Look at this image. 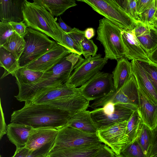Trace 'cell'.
<instances>
[{
	"label": "cell",
	"instance_id": "52",
	"mask_svg": "<svg viewBox=\"0 0 157 157\" xmlns=\"http://www.w3.org/2000/svg\"><path fill=\"white\" fill-rule=\"evenodd\" d=\"M116 157H123L122 156H121V155H120L118 156H117Z\"/></svg>",
	"mask_w": 157,
	"mask_h": 157
},
{
	"label": "cell",
	"instance_id": "2",
	"mask_svg": "<svg viewBox=\"0 0 157 157\" xmlns=\"http://www.w3.org/2000/svg\"><path fill=\"white\" fill-rule=\"evenodd\" d=\"M83 58L71 53L63 58L52 68L44 73L37 81L31 84L16 83L19 91L14 97L20 101H28L35 94L45 89L58 86L67 82L75 68Z\"/></svg>",
	"mask_w": 157,
	"mask_h": 157
},
{
	"label": "cell",
	"instance_id": "44",
	"mask_svg": "<svg viewBox=\"0 0 157 157\" xmlns=\"http://www.w3.org/2000/svg\"><path fill=\"white\" fill-rule=\"evenodd\" d=\"M152 140L149 157H152L157 154V125L153 130Z\"/></svg>",
	"mask_w": 157,
	"mask_h": 157
},
{
	"label": "cell",
	"instance_id": "17",
	"mask_svg": "<svg viewBox=\"0 0 157 157\" xmlns=\"http://www.w3.org/2000/svg\"><path fill=\"white\" fill-rule=\"evenodd\" d=\"M138 87L139 106L137 110L143 123L152 130L157 125V105L150 100Z\"/></svg>",
	"mask_w": 157,
	"mask_h": 157
},
{
	"label": "cell",
	"instance_id": "39",
	"mask_svg": "<svg viewBox=\"0 0 157 157\" xmlns=\"http://www.w3.org/2000/svg\"><path fill=\"white\" fill-rule=\"evenodd\" d=\"M154 26L140 21H135V27L133 30L137 37L148 33L151 29Z\"/></svg>",
	"mask_w": 157,
	"mask_h": 157
},
{
	"label": "cell",
	"instance_id": "19",
	"mask_svg": "<svg viewBox=\"0 0 157 157\" xmlns=\"http://www.w3.org/2000/svg\"><path fill=\"white\" fill-rule=\"evenodd\" d=\"M58 129L52 128H33L25 147L33 151L56 139Z\"/></svg>",
	"mask_w": 157,
	"mask_h": 157
},
{
	"label": "cell",
	"instance_id": "16",
	"mask_svg": "<svg viewBox=\"0 0 157 157\" xmlns=\"http://www.w3.org/2000/svg\"><path fill=\"white\" fill-rule=\"evenodd\" d=\"M25 0H0V20L19 22L23 21L22 9Z\"/></svg>",
	"mask_w": 157,
	"mask_h": 157
},
{
	"label": "cell",
	"instance_id": "8",
	"mask_svg": "<svg viewBox=\"0 0 157 157\" xmlns=\"http://www.w3.org/2000/svg\"><path fill=\"white\" fill-rule=\"evenodd\" d=\"M108 60L100 54L83 59L74 70L66 83L75 88L81 86L100 71Z\"/></svg>",
	"mask_w": 157,
	"mask_h": 157
},
{
	"label": "cell",
	"instance_id": "54",
	"mask_svg": "<svg viewBox=\"0 0 157 157\" xmlns=\"http://www.w3.org/2000/svg\"><path fill=\"white\" fill-rule=\"evenodd\" d=\"M0 157H2V156H1V155H0Z\"/></svg>",
	"mask_w": 157,
	"mask_h": 157
},
{
	"label": "cell",
	"instance_id": "25",
	"mask_svg": "<svg viewBox=\"0 0 157 157\" xmlns=\"http://www.w3.org/2000/svg\"><path fill=\"white\" fill-rule=\"evenodd\" d=\"M33 2L44 7L53 16L56 17L77 5L75 1L73 0H33Z\"/></svg>",
	"mask_w": 157,
	"mask_h": 157
},
{
	"label": "cell",
	"instance_id": "6",
	"mask_svg": "<svg viewBox=\"0 0 157 157\" xmlns=\"http://www.w3.org/2000/svg\"><path fill=\"white\" fill-rule=\"evenodd\" d=\"M24 39L26 43L25 48L18 60L21 67L37 60L49 50L56 43L46 34L29 27L27 28Z\"/></svg>",
	"mask_w": 157,
	"mask_h": 157
},
{
	"label": "cell",
	"instance_id": "38",
	"mask_svg": "<svg viewBox=\"0 0 157 157\" xmlns=\"http://www.w3.org/2000/svg\"><path fill=\"white\" fill-rule=\"evenodd\" d=\"M55 139L33 151H30L26 157H46L50 153Z\"/></svg>",
	"mask_w": 157,
	"mask_h": 157
},
{
	"label": "cell",
	"instance_id": "10",
	"mask_svg": "<svg viewBox=\"0 0 157 157\" xmlns=\"http://www.w3.org/2000/svg\"><path fill=\"white\" fill-rule=\"evenodd\" d=\"M128 121L115 124L99 129L97 132L100 142L109 147L117 156L129 143L126 134Z\"/></svg>",
	"mask_w": 157,
	"mask_h": 157
},
{
	"label": "cell",
	"instance_id": "34",
	"mask_svg": "<svg viewBox=\"0 0 157 157\" xmlns=\"http://www.w3.org/2000/svg\"><path fill=\"white\" fill-rule=\"evenodd\" d=\"M79 45L82 55L85 58L90 56H94L97 55L98 48L93 40L88 39L84 36L81 40Z\"/></svg>",
	"mask_w": 157,
	"mask_h": 157
},
{
	"label": "cell",
	"instance_id": "47",
	"mask_svg": "<svg viewBox=\"0 0 157 157\" xmlns=\"http://www.w3.org/2000/svg\"><path fill=\"white\" fill-rule=\"evenodd\" d=\"M58 20L59 26L65 33H67L71 30L72 28L66 24L61 17L58 19Z\"/></svg>",
	"mask_w": 157,
	"mask_h": 157
},
{
	"label": "cell",
	"instance_id": "37",
	"mask_svg": "<svg viewBox=\"0 0 157 157\" xmlns=\"http://www.w3.org/2000/svg\"><path fill=\"white\" fill-rule=\"evenodd\" d=\"M15 32L9 22H0V47Z\"/></svg>",
	"mask_w": 157,
	"mask_h": 157
},
{
	"label": "cell",
	"instance_id": "29",
	"mask_svg": "<svg viewBox=\"0 0 157 157\" xmlns=\"http://www.w3.org/2000/svg\"><path fill=\"white\" fill-rule=\"evenodd\" d=\"M136 140L146 157H149L152 140V130L143 123Z\"/></svg>",
	"mask_w": 157,
	"mask_h": 157
},
{
	"label": "cell",
	"instance_id": "55",
	"mask_svg": "<svg viewBox=\"0 0 157 157\" xmlns=\"http://www.w3.org/2000/svg\"><path fill=\"white\" fill-rule=\"evenodd\" d=\"M48 155H47V156H46V157H48Z\"/></svg>",
	"mask_w": 157,
	"mask_h": 157
},
{
	"label": "cell",
	"instance_id": "43",
	"mask_svg": "<svg viewBox=\"0 0 157 157\" xmlns=\"http://www.w3.org/2000/svg\"><path fill=\"white\" fill-rule=\"evenodd\" d=\"M153 0H136L137 12L139 15L144 12L150 6Z\"/></svg>",
	"mask_w": 157,
	"mask_h": 157
},
{
	"label": "cell",
	"instance_id": "4",
	"mask_svg": "<svg viewBox=\"0 0 157 157\" xmlns=\"http://www.w3.org/2000/svg\"><path fill=\"white\" fill-rule=\"evenodd\" d=\"M122 30L105 17L99 20L96 39L104 47L105 58L117 60L124 57L125 49L122 38Z\"/></svg>",
	"mask_w": 157,
	"mask_h": 157
},
{
	"label": "cell",
	"instance_id": "22",
	"mask_svg": "<svg viewBox=\"0 0 157 157\" xmlns=\"http://www.w3.org/2000/svg\"><path fill=\"white\" fill-rule=\"evenodd\" d=\"M117 65L112 74L114 88L121 89L132 75V64L125 57L117 60Z\"/></svg>",
	"mask_w": 157,
	"mask_h": 157
},
{
	"label": "cell",
	"instance_id": "5",
	"mask_svg": "<svg viewBox=\"0 0 157 157\" xmlns=\"http://www.w3.org/2000/svg\"><path fill=\"white\" fill-rule=\"evenodd\" d=\"M90 6L93 10L103 16L122 30H132L135 21L126 13L115 0H79Z\"/></svg>",
	"mask_w": 157,
	"mask_h": 157
},
{
	"label": "cell",
	"instance_id": "41",
	"mask_svg": "<svg viewBox=\"0 0 157 157\" xmlns=\"http://www.w3.org/2000/svg\"><path fill=\"white\" fill-rule=\"evenodd\" d=\"M117 156L109 147L103 144L99 150L93 157H116Z\"/></svg>",
	"mask_w": 157,
	"mask_h": 157
},
{
	"label": "cell",
	"instance_id": "23",
	"mask_svg": "<svg viewBox=\"0 0 157 157\" xmlns=\"http://www.w3.org/2000/svg\"><path fill=\"white\" fill-rule=\"evenodd\" d=\"M109 102L128 108L133 111L136 110L120 89L117 90L115 89L105 96L95 100L89 106L94 109L102 107Z\"/></svg>",
	"mask_w": 157,
	"mask_h": 157
},
{
	"label": "cell",
	"instance_id": "36",
	"mask_svg": "<svg viewBox=\"0 0 157 157\" xmlns=\"http://www.w3.org/2000/svg\"><path fill=\"white\" fill-rule=\"evenodd\" d=\"M156 10V1L153 0L149 7L143 13L139 15V21L154 25L156 19L155 17Z\"/></svg>",
	"mask_w": 157,
	"mask_h": 157
},
{
	"label": "cell",
	"instance_id": "31",
	"mask_svg": "<svg viewBox=\"0 0 157 157\" xmlns=\"http://www.w3.org/2000/svg\"><path fill=\"white\" fill-rule=\"evenodd\" d=\"M137 38L148 55L157 48V29L155 26L148 33Z\"/></svg>",
	"mask_w": 157,
	"mask_h": 157
},
{
	"label": "cell",
	"instance_id": "26",
	"mask_svg": "<svg viewBox=\"0 0 157 157\" xmlns=\"http://www.w3.org/2000/svg\"><path fill=\"white\" fill-rule=\"evenodd\" d=\"M0 66L5 70L1 79L9 74L12 75L21 67L18 60L10 52L3 47H0Z\"/></svg>",
	"mask_w": 157,
	"mask_h": 157
},
{
	"label": "cell",
	"instance_id": "42",
	"mask_svg": "<svg viewBox=\"0 0 157 157\" xmlns=\"http://www.w3.org/2000/svg\"><path fill=\"white\" fill-rule=\"evenodd\" d=\"M67 34L79 47V44L81 40L85 36L84 31H81L77 28H74L69 33Z\"/></svg>",
	"mask_w": 157,
	"mask_h": 157
},
{
	"label": "cell",
	"instance_id": "45",
	"mask_svg": "<svg viewBox=\"0 0 157 157\" xmlns=\"http://www.w3.org/2000/svg\"><path fill=\"white\" fill-rule=\"evenodd\" d=\"M0 105V139L1 140L4 135L6 134L7 125H6L5 122L4 114L1 105V104Z\"/></svg>",
	"mask_w": 157,
	"mask_h": 157
},
{
	"label": "cell",
	"instance_id": "24",
	"mask_svg": "<svg viewBox=\"0 0 157 157\" xmlns=\"http://www.w3.org/2000/svg\"><path fill=\"white\" fill-rule=\"evenodd\" d=\"M67 125L85 132L96 133L97 128L93 121L90 111H81L72 116Z\"/></svg>",
	"mask_w": 157,
	"mask_h": 157
},
{
	"label": "cell",
	"instance_id": "1",
	"mask_svg": "<svg viewBox=\"0 0 157 157\" xmlns=\"http://www.w3.org/2000/svg\"><path fill=\"white\" fill-rule=\"evenodd\" d=\"M72 116L67 111L47 104L25 101L22 108L13 112L10 122L23 124L34 128L58 129L67 125Z\"/></svg>",
	"mask_w": 157,
	"mask_h": 157
},
{
	"label": "cell",
	"instance_id": "9",
	"mask_svg": "<svg viewBox=\"0 0 157 157\" xmlns=\"http://www.w3.org/2000/svg\"><path fill=\"white\" fill-rule=\"evenodd\" d=\"M78 88L80 93L87 99L95 101L114 89L112 75L99 71Z\"/></svg>",
	"mask_w": 157,
	"mask_h": 157
},
{
	"label": "cell",
	"instance_id": "49",
	"mask_svg": "<svg viewBox=\"0 0 157 157\" xmlns=\"http://www.w3.org/2000/svg\"><path fill=\"white\" fill-rule=\"evenodd\" d=\"M151 61L157 65V48L148 55Z\"/></svg>",
	"mask_w": 157,
	"mask_h": 157
},
{
	"label": "cell",
	"instance_id": "7",
	"mask_svg": "<svg viewBox=\"0 0 157 157\" xmlns=\"http://www.w3.org/2000/svg\"><path fill=\"white\" fill-rule=\"evenodd\" d=\"M51 151L61 148L93 145L102 143L96 133L84 132L67 125L58 129Z\"/></svg>",
	"mask_w": 157,
	"mask_h": 157
},
{
	"label": "cell",
	"instance_id": "12",
	"mask_svg": "<svg viewBox=\"0 0 157 157\" xmlns=\"http://www.w3.org/2000/svg\"><path fill=\"white\" fill-rule=\"evenodd\" d=\"M134 111L128 108L115 105V110L112 113L105 114L98 108L90 111V114L98 130L115 124L128 121Z\"/></svg>",
	"mask_w": 157,
	"mask_h": 157
},
{
	"label": "cell",
	"instance_id": "32",
	"mask_svg": "<svg viewBox=\"0 0 157 157\" xmlns=\"http://www.w3.org/2000/svg\"><path fill=\"white\" fill-rule=\"evenodd\" d=\"M123 157H146L136 139L128 143L121 151Z\"/></svg>",
	"mask_w": 157,
	"mask_h": 157
},
{
	"label": "cell",
	"instance_id": "33",
	"mask_svg": "<svg viewBox=\"0 0 157 157\" xmlns=\"http://www.w3.org/2000/svg\"><path fill=\"white\" fill-rule=\"evenodd\" d=\"M122 10L135 21H139L137 12L136 0H115Z\"/></svg>",
	"mask_w": 157,
	"mask_h": 157
},
{
	"label": "cell",
	"instance_id": "21",
	"mask_svg": "<svg viewBox=\"0 0 157 157\" xmlns=\"http://www.w3.org/2000/svg\"><path fill=\"white\" fill-rule=\"evenodd\" d=\"M32 127L20 123L11 122L7 126V136L16 148L25 146Z\"/></svg>",
	"mask_w": 157,
	"mask_h": 157
},
{
	"label": "cell",
	"instance_id": "20",
	"mask_svg": "<svg viewBox=\"0 0 157 157\" xmlns=\"http://www.w3.org/2000/svg\"><path fill=\"white\" fill-rule=\"evenodd\" d=\"M102 143L79 147H69L51 151L48 157H93L100 149Z\"/></svg>",
	"mask_w": 157,
	"mask_h": 157
},
{
	"label": "cell",
	"instance_id": "40",
	"mask_svg": "<svg viewBox=\"0 0 157 157\" xmlns=\"http://www.w3.org/2000/svg\"><path fill=\"white\" fill-rule=\"evenodd\" d=\"M15 32L20 37L24 39L27 32V27L23 21L19 22H9Z\"/></svg>",
	"mask_w": 157,
	"mask_h": 157
},
{
	"label": "cell",
	"instance_id": "51",
	"mask_svg": "<svg viewBox=\"0 0 157 157\" xmlns=\"http://www.w3.org/2000/svg\"><path fill=\"white\" fill-rule=\"evenodd\" d=\"M155 26L157 29V18L156 19L155 22Z\"/></svg>",
	"mask_w": 157,
	"mask_h": 157
},
{
	"label": "cell",
	"instance_id": "46",
	"mask_svg": "<svg viewBox=\"0 0 157 157\" xmlns=\"http://www.w3.org/2000/svg\"><path fill=\"white\" fill-rule=\"evenodd\" d=\"M30 151L25 147L21 148H16L13 155L11 157H26Z\"/></svg>",
	"mask_w": 157,
	"mask_h": 157
},
{
	"label": "cell",
	"instance_id": "18",
	"mask_svg": "<svg viewBox=\"0 0 157 157\" xmlns=\"http://www.w3.org/2000/svg\"><path fill=\"white\" fill-rule=\"evenodd\" d=\"M131 62L132 74L136 78L138 87L150 100L157 105V94L145 71L138 61L132 60Z\"/></svg>",
	"mask_w": 157,
	"mask_h": 157
},
{
	"label": "cell",
	"instance_id": "11",
	"mask_svg": "<svg viewBox=\"0 0 157 157\" xmlns=\"http://www.w3.org/2000/svg\"><path fill=\"white\" fill-rule=\"evenodd\" d=\"M71 53L69 50L56 42L46 53L36 60L23 67L44 73L51 69L63 58Z\"/></svg>",
	"mask_w": 157,
	"mask_h": 157
},
{
	"label": "cell",
	"instance_id": "14",
	"mask_svg": "<svg viewBox=\"0 0 157 157\" xmlns=\"http://www.w3.org/2000/svg\"><path fill=\"white\" fill-rule=\"evenodd\" d=\"M80 93L78 88L72 87L66 83L57 87L50 88L35 94L26 101L35 104L46 102L72 96Z\"/></svg>",
	"mask_w": 157,
	"mask_h": 157
},
{
	"label": "cell",
	"instance_id": "35",
	"mask_svg": "<svg viewBox=\"0 0 157 157\" xmlns=\"http://www.w3.org/2000/svg\"><path fill=\"white\" fill-rule=\"evenodd\" d=\"M139 62L145 71L157 94V65L151 62Z\"/></svg>",
	"mask_w": 157,
	"mask_h": 157
},
{
	"label": "cell",
	"instance_id": "28",
	"mask_svg": "<svg viewBox=\"0 0 157 157\" xmlns=\"http://www.w3.org/2000/svg\"><path fill=\"white\" fill-rule=\"evenodd\" d=\"M44 73L39 72L26 67H21L11 75L16 78V83L28 85L33 83L39 79Z\"/></svg>",
	"mask_w": 157,
	"mask_h": 157
},
{
	"label": "cell",
	"instance_id": "15",
	"mask_svg": "<svg viewBox=\"0 0 157 157\" xmlns=\"http://www.w3.org/2000/svg\"><path fill=\"white\" fill-rule=\"evenodd\" d=\"M89 101L79 93L43 104H47L67 111L73 115L79 111L86 110L89 106Z\"/></svg>",
	"mask_w": 157,
	"mask_h": 157
},
{
	"label": "cell",
	"instance_id": "48",
	"mask_svg": "<svg viewBox=\"0 0 157 157\" xmlns=\"http://www.w3.org/2000/svg\"><path fill=\"white\" fill-rule=\"evenodd\" d=\"M85 36L88 39H90L95 35L94 29L92 28H89L84 31Z\"/></svg>",
	"mask_w": 157,
	"mask_h": 157
},
{
	"label": "cell",
	"instance_id": "53",
	"mask_svg": "<svg viewBox=\"0 0 157 157\" xmlns=\"http://www.w3.org/2000/svg\"><path fill=\"white\" fill-rule=\"evenodd\" d=\"M152 157H157V154H156V155H154V156H153Z\"/></svg>",
	"mask_w": 157,
	"mask_h": 157
},
{
	"label": "cell",
	"instance_id": "30",
	"mask_svg": "<svg viewBox=\"0 0 157 157\" xmlns=\"http://www.w3.org/2000/svg\"><path fill=\"white\" fill-rule=\"evenodd\" d=\"M143 122L137 110L134 111L127 121L126 134L127 136L129 143L136 139Z\"/></svg>",
	"mask_w": 157,
	"mask_h": 157
},
{
	"label": "cell",
	"instance_id": "27",
	"mask_svg": "<svg viewBox=\"0 0 157 157\" xmlns=\"http://www.w3.org/2000/svg\"><path fill=\"white\" fill-rule=\"evenodd\" d=\"M25 44L24 39L15 32L2 47L11 53L18 60L24 51Z\"/></svg>",
	"mask_w": 157,
	"mask_h": 157
},
{
	"label": "cell",
	"instance_id": "3",
	"mask_svg": "<svg viewBox=\"0 0 157 157\" xmlns=\"http://www.w3.org/2000/svg\"><path fill=\"white\" fill-rule=\"evenodd\" d=\"M22 12L23 21L27 27L43 33L62 45L64 31L54 16L44 7L25 0Z\"/></svg>",
	"mask_w": 157,
	"mask_h": 157
},
{
	"label": "cell",
	"instance_id": "13",
	"mask_svg": "<svg viewBox=\"0 0 157 157\" xmlns=\"http://www.w3.org/2000/svg\"><path fill=\"white\" fill-rule=\"evenodd\" d=\"M121 35L125 49L124 57L132 60L151 62L148 54L136 36L133 30H122Z\"/></svg>",
	"mask_w": 157,
	"mask_h": 157
},
{
	"label": "cell",
	"instance_id": "50",
	"mask_svg": "<svg viewBox=\"0 0 157 157\" xmlns=\"http://www.w3.org/2000/svg\"><path fill=\"white\" fill-rule=\"evenodd\" d=\"M156 1V10L155 13V17L156 19L157 18V0H155Z\"/></svg>",
	"mask_w": 157,
	"mask_h": 157
}]
</instances>
